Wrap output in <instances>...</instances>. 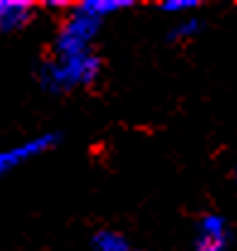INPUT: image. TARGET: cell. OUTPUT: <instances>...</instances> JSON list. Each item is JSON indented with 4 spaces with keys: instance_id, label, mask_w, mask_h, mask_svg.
I'll use <instances>...</instances> for the list:
<instances>
[{
    "instance_id": "cell-1",
    "label": "cell",
    "mask_w": 237,
    "mask_h": 251,
    "mask_svg": "<svg viewBox=\"0 0 237 251\" xmlns=\"http://www.w3.org/2000/svg\"><path fill=\"white\" fill-rule=\"evenodd\" d=\"M104 63L102 56L92 49L85 53H70V56H49L39 65V85L46 92L68 94L83 87H92L102 77Z\"/></svg>"
},
{
    "instance_id": "cell-2",
    "label": "cell",
    "mask_w": 237,
    "mask_h": 251,
    "mask_svg": "<svg viewBox=\"0 0 237 251\" xmlns=\"http://www.w3.org/2000/svg\"><path fill=\"white\" fill-rule=\"evenodd\" d=\"M99 29H102L99 20L89 17L88 12H83L78 5H70V10L65 12L59 31L54 36L51 53L54 56H70V53L92 51V44H94Z\"/></svg>"
},
{
    "instance_id": "cell-3",
    "label": "cell",
    "mask_w": 237,
    "mask_h": 251,
    "mask_svg": "<svg viewBox=\"0 0 237 251\" xmlns=\"http://www.w3.org/2000/svg\"><path fill=\"white\" fill-rule=\"evenodd\" d=\"M59 140H60L59 133H39L34 138H27L22 143H15V145L0 150V181L7 174H12L15 169L25 167L27 162L46 155L49 150H54L59 145Z\"/></svg>"
},
{
    "instance_id": "cell-4",
    "label": "cell",
    "mask_w": 237,
    "mask_h": 251,
    "mask_svg": "<svg viewBox=\"0 0 237 251\" xmlns=\"http://www.w3.org/2000/svg\"><path fill=\"white\" fill-rule=\"evenodd\" d=\"M36 17V2L31 0H0V36L17 34L30 27Z\"/></svg>"
},
{
    "instance_id": "cell-5",
    "label": "cell",
    "mask_w": 237,
    "mask_h": 251,
    "mask_svg": "<svg viewBox=\"0 0 237 251\" xmlns=\"http://www.w3.org/2000/svg\"><path fill=\"white\" fill-rule=\"evenodd\" d=\"M196 242L228 247V242H230V222L225 220V215H220V213H206L204 218L199 220Z\"/></svg>"
},
{
    "instance_id": "cell-6",
    "label": "cell",
    "mask_w": 237,
    "mask_h": 251,
    "mask_svg": "<svg viewBox=\"0 0 237 251\" xmlns=\"http://www.w3.org/2000/svg\"><path fill=\"white\" fill-rule=\"evenodd\" d=\"M83 12H88L89 17L104 22L109 15H117V12H123V10H131L136 2L133 0H80L75 2Z\"/></svg>"
},
{
    "instance_id": "cell-7",
    "label": "cell",
    "mask_w": 237,
    "mask_h": 251,
    "mask_svg": "<svg viewBox=\"0 0 237 251\" xmlns=\"http://www.w3.org/2000/svg\"><path fill=\"white\" fill-rule=\"evenodd\" d=\"M94 251H131V242L123 232L112 229V227H102L92 234L89 239Z\"/></svg>"
},
{
    "instance_id": "cell-8",
    "label": "cell",
    "mask_w": 237,
    "mask_h": 251,
    "mask_svg": "<svg viewBox=\"0 0 237 251\" xmlns=\"http://www.w3.org/2000/svg\"><path fill=\"white\" fill-rule=\"evenodd\" d=\"M201 31H204V20L196 15H186L170 29V41H189V39L199 36Z\"/></svg>"
},
{
    "instance_id": "cell-9",
    "label": "cell",
    "mask_w": 237,
    "mask_h": 251,
    "mask_svg": "<svg viewBox=\"0 0 237 251\" xmlns=\"http://www.w3.org/2000/svg\"><path fill=\"white\" fill-rule=\"evenodd\" d=\"M201 2L199 0H162L160 2V10L167 12V15H191L194 10H199Z\"/></svg>"
},
{
    "instance_id": "cell-10",
    "label": "cell",
    "mask_w": 237,
    "mask_h": 251,
    "mask_svg": "<svg viewBox=\"0 0 237 251\" xmlns=\"http://www.w3.org/2000/svg\"><path fill=\"white\" fill-rule=\"evenodd\" d=\"M44 7H49V10H70V2L68 0H46L44 2Z\"/></svg>"
},
{
    "instance_id": "cell-11",
    "label": "cell",
    "mask_w": 237,
    "mask_h": 251,
    "mask_svg": "<svg viewBox=\"0 0 237 251\" xmlns=\"http://www.w3.org/2000/svg\"><path fill=\"white\" fill-rule=\"evenodd\" d=\"M228 247H218V244H206V242H196L194 251H225Z\"/></svg>"
},
{
    "instance_id": "cell-12",
    "label": "cell",
    "mask_w": 237,
    "mask_h": 251,
    "mask_svg": "<svg viewBox=\"0 0 237 251\" xmlns=\"http://www.w3.org/2000/svg\"><path fill=\"white\" fill-rule=\"evenodd\" d=\"M235 176H237V172H235Z\"/></svg>"
},
{
    "instance_id": "cell-13",
    "label": "cell",
    "mask_w": 237,
    "mask_h": 251,
    "mask_svg": "<svg viewBox=\"0 0 237 251\" xmlns=\"http://www.w3.org/2000/svg\"><path fill=\"white\" fill-rule=\"evenodd\" d=\"M131 251H133V249H131Z\"/></svg>"
}]
</instances>
